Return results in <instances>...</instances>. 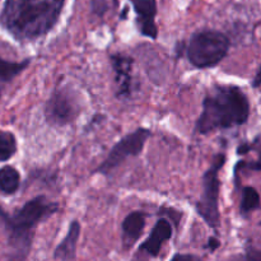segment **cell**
Listing matches in <instances>:
<instances>
[{
  "instance_id": "cell-1",
  "label": "cell",
  "mask_w": 261,
  "mask_h": 261,
  "mask_svg": "<svg viewBox=\"0 0 261 261\" xmlns=\"http://www.w3.org/2000/svg\"><path fill=\"white\" fill-rule=\"evenodd\" d=\"M65 0H5L0 23L20 42L47 35L60 18Z\"/></svg>"
},
{
  "instance_id": "cell-2",
  "label": "cell",
  "mask_w": 261,
  "mask_h": 261,
  "mask_svg": "<svg viewBox=\"0 0 261 261\" xmlns=\"http://www.w3.org/2000/svg\"><path fill=\"white\" fill-rule=\"evenodd\" d=\"M58 211L59 204L50 201L45 195L31 199L13 214L7 213L0 206V227L7 233L9 246L5 261H27L36 227Z\"/></svg>"
},
{
  "instance_id": "cell-3",
  "label": "cell",
  "mask_w": 261,
  "mask_h": 261,
  "mask_svg": "<svg viewBox=\"0 0 261 261\" xmlns=\"http://www.w3.org/2000/svg\"><path fill=\"white\" fill-rule=\"evenodd\" d=\"M250 101L237 86H216L203 99L195 132L201 135L246 124Z\"/></svg>"
},
{
  "instance_id": "cell-4",
  "label": "cell",
  "mask_w": 261,
  "mask_h": 261,
  "mask_svg": "<svg viewBox=\"0 0 261 261\" xmlns=\"http://www.w3.org/2000/svg\"><path fill=\"white\" fill-rule=\"evenodd\" d=\"M231 41L218 31H201L191 36L186 46V58L196 69L214 68L228 54Z\"/></svg>"
},
{
  "instance_id": "cell-5",
  "label": "cell",
  "mask_w": 261,
  "mask_h": 261,
  "mask_svg": "<svg viewBox=\"0 0 261 261\" xmlns=\"http://www.w3.org/2000/svg\"><path fill=\"white\" fill-rule=\"evenodd\" d=\"M226 154L218 153L212 160L211 166L204 172L201 177V194L200 199L195 204V211L200 218L211 228L218 229L221 226V213H219V191H221V180L219 171L226 163Z\"/></svg>"
},
{
  "instance_id": "cell-6",
  "label": "cell",
  "mask_w": 261,
  "mask_h": 261,
  "mask_svg": "<svg viewBox=\"0 0 261 261\" xmlns=\"http://www.w3.org/2000/svg\"><path fill=\"white\" fill-rule=\"evenodd\" d=\"M150 137H152V132L147 127H138L133 133L125 135L110 149L107 157L94 170L93 173L109 176L110 173H112V171L121 166L127 158L138 157L142 154L145 143Z\"/></svg>"
},
{
  "instance_id": "cell-7",
  "label": "cell",
  "mask_w": 261,
  "mask_h": 261,
  "mask_svg": "<svg viewBox=\"0 0 261 261\" xmlns=\"http://www.w3.org/2000/svg\"><path fill=\"white\" fill-rule=\"evenodd\" d=\"M79 114L81 105L78 93L69 86L58 87L46 102V121L54 126H66L75 121Z\"/></svg>"
},
{
  "instance_id": "cell-8",
  "label": "cell",
  "mask_w": 261,
  "mask_h": 261,
  "mask_svg": "<svg viewBox=\"0 0 261 261\" xmlns=\"http://www.w3.org/2000/svg\"><path fill=\"white\" fill-rule=\"evenodd\" d=\"M110 64L115 74L116 97L119 99H127L133 92V66L134 60L122 54H114L110 56Z\"/></svg>"
},
{
  "instance_id": "cell-9",
  "label": "cell",
  "mask_w": 261,
  "mask_h": 261,
  "mask_svg": "<svg viewBox=\"0 0 261 261\" xmlns=\"http://www.w3.org/2000/svg\"><path fill=\"white\" fill-rule=\"evenodd\" d=\"M173 226L172 222L166 217H161L153 226L150 234L143 244L140 245L137 252L147 255L149 257H158L161 254L163 245L172 239Z\"/></svg>"
},
{
  "instance_id": "cell-10",
  "label": "cell",
  "mask_w": 261,
  "mask_h": 261,
  "mask_svg": "<svg viewBox=\"0 0 261 261\" xmlns=\"http://www.w3.org/2000/svg\"><path fill=\"white\" fill-rule=\"evenodd\" d=\"M132 4L137 13V24L139 32L144 37L157 40L158 28L155 24V14H157L155 0H132Z\"/></svg>"
},
{
  "instance_id": "cell-11",
  "label": "cell",
  "mask_w": 261,
  "mask_h": 261,
  "mask_svg": "<svg viewBox=\"0 0 261 261\" xmlns=\"http://www.w3.org/2000/svg\"><path fill=\"white\" fill-rule=\"evenodd\" d=\"M147 214L143 211H134L127 214L121 223V241L125 250L134 246L145 228Z\"/></svg>"
},
{
  "instance_id": "cell-12",
  "label": "cell",
  "mask_w": 261,
  "mask_h": 261,
  "mask_svg": "<svg viewBox=\"0 0 261 261\" xmlns=\"http://www.w3.org/2000/svg\"><path fill=\"white\" fill-rule=\"evenodd\" d=\"M81 231V223L76 219L71 221L65 237L54 250V259L59 261H74L76 259V247H78Z\"/></svg>"
},
{
  "instance_id": "cell-13",
  "label": "cell",
  "mask_w": 261,
  "mask_h": 261,
  "mask_svg": "<svg viewBox=\"0 0 261 261\" xmlns=\"http://www.w3.org/2000/svg\"><path fill=\"white\" fill-rule=\"evenodd\" d=\"M20 186V175L12 166L0 168V193L3 195H13Z\"/></svg>"
},
{
  "instance_id": "cell-14",
  "label": "cell",
  "mask_w": 261,
  "mask_h": 261,
  "mask_svg": "<svg viewBox=\"0 0 261 261\" xmlns=\"http://www.w3.org/2000/svg\"><path fill=\"white\" fill-rule=\"evenodd\" d=\"M30 63V59H24L23 61H9L0 56V83H7L14 79L27 69Z\"/></svg>"
},
{
  "instance_id": "cell-15",
  "label": "cell",
  "mask_w": 261,
  "mask_h": 261,
  "mask_svg": "<svg viewBox=\"0 0 261 261\" xmlns=\"http://www.w3.org/2000/svg\"><path fill=\"white\" fill-rule=\"evenodd\" d=\"M257 208H260V195L256 189L252 186H246L242 189L241 204H240V212L242 216L246 217Z\"/></svg>"
},
{
  "instance_id": "cell-16",
  "label": "cell",
  "mask_w": 261,
  "mask_h": 261,
  "mask_svg": "<svg viewBox=\"0 0 261 261\" xmlns=\"http://www.w3.org/2000/svg\"><path fill=\"white\" fill-rule=\"evenodd\" d=\"M17 139L14 134L0 130V162L9 161L17 153Z\"/></svg>"
},
{
  "instance_id": "cell-17",
  "label": "cell",
  "mask_w": 261,
  "mask_h": 261,
  "mask_svg": "<svg viewBox=\"0 0 261 261\" xmlns=\"http://www.w3.org/2000/svg\"><path fill=\"white\" fill-rule=\"evenodd\" d=\"M91 9L94 14L102 17L106 13V10L109 9V5H107L105 0H93L91 4Z\"/></svg>"
},
{
  "instance_id": "cell-18",
  "label": "cell",
  "mask_w": 261,
  "mask_h": 261,
  "mask_svg": "<svg viewBox=\"0 0 261 261\" xmlns=\"http://www.w3.org/2000/svg\"><path fill=\"white\" fill-rule=\"evenodd\" d=\"M170 261H204V260L201 259V257L196 256V255L180 254V252H177V254H175L172 257H171Z\"/></svg>"
},
{
  "instance_id": "cell-19",
  "label": "cell",
  "mask_w": 261,
  "mask_h": 261,
  "mask_svg": "<svg viewBox=\"0 0 261 261\" xmlns=\"http://www.w3.org/2000/svg\"><path fill=\"white\" fill-rule=\"evenodd\" d=\"M246 261H261V250L255 247H246Z\"/></svg>"
},
{
  "instance_id": "cell-20",
  "label": "cell",
  "mask_w": 261,
  "mask_h": 261,
  "mask_svg": "<svg viewBox=\"0 0 261 261\" xmlns=\"http://www.w3.org/2000/svg\"><path fill=\"white\" fill-rule=\"evenodd\" d=\"M219 246H221V241H219L217 237L212 236V237H209L208 242H206L205 249H208L211 252H214L217 249H219Z\"/></svg>"
},
{
  "instance_id": "cell-21",
  "label": "cell",
  "mask_w": 261,
  "mask_h": 261,
  "mask_svg": "<svg viewBox=\"0 0 261 261\" xmlns=\"http://www.w3.org/2000/svg\"><path fill=\"white\" fill-rule=\"evenodd\" d=\"M251 86L254 89H261V64L259 68H257V71L256 74H255L254 79H252Z\"/></svg>"
},
{
  "instance_id": "cell-22",
  "label": "cell",
  "mask_w": 261,
  "mask_h": 261,
  "mask_svg": "<svg viewBox=\"0 0 261 261\" xmlns=\"http://www.w3.org/2000/svg\"><path fill=\"white\" fill-rule=\"evenodd\" d=\"M251 149H252V145L247 144V143H244V144H241L239 148H237V154H246V153H249Z\"/></svg>"
},
{
  "instance_id": "cell-23",
  "label": "cell",
  "mask_w": 261,
  "mask_h": 261,
  "mask_svg": "<svg viewBox=\"0 0 261 261\" xmlns=\"http://www.w3.org/2000/svg\"><path fill=\"white\" fill-rule=\"evenodd\" d=\"M132 261H147V259L144 257V255L139 254V252H137V254L134 255V257H133Z\"/></svg>"
}]
</instances>
